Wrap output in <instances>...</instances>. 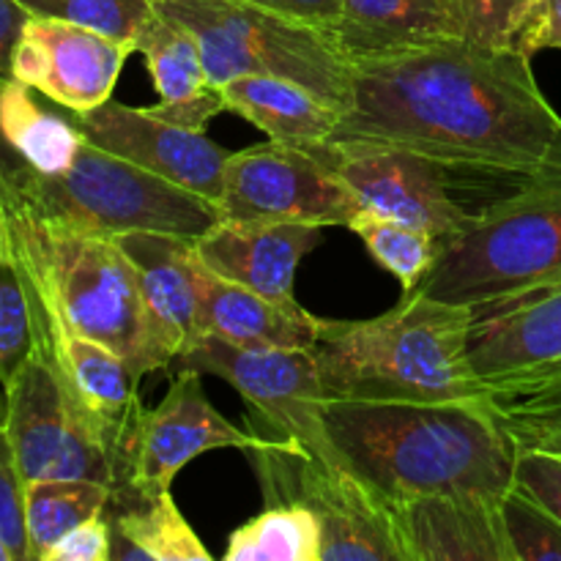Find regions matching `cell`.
<instances>
[{"instance_id":"1","label":"cell","mask_w":561,"mask_h":561,"mask_svg":"<svg viewBox=\"0 0 561 561\" xmlns=\"http://www.w3.org/2000/svg\"><path fill=\"white\" fill-rule=\"evenodd\" d=\"M327 142L400 146L561 184V115L531 58L469 38L354 64L351 104Z\"/></svg>"},{"instance_id":"2","label":"cell","mask_w":561,"mask_h":561,"mask_svg":"<svg viewBox=\"0 0 561 561\" xmlns=\"http://www.w3.org/2000/svg\"><path fill=\"white\" fill-rule=\"evenodd\" d=\"M327 433L340 466L392 507L422 496L502 502L515 482L518 444L488 409V400H329Z\"/></svg>"},{"instance_id":"3","label":"cell","mask_w":561,"mask_h":561,"mask_svg":"<svg viewBox=\"0 0 561 561\" xmlns=\"http://www.w3.org/2000/svg\"><path fill=\"white\" fill-rule=\"evenodd\" d=\"M471 307L403 294L367 321H323L316 343L329 400L482 403L469 359Z\"/></svg>"},{"instance_id":"4","label":"cell","mask_w":561,"mask_h":561,"mask_svg":"<svg viewBox=\"0 0 561 561\" xmlns=\"http://www.w3.org/2000/svg\"><path fill=\"white\" fill-rule=\"evenodd\" d=\"M3 217L9 255L31 263L77 332L113 348L137 381L173 367V354L146 310L135 266L115 236L44 217L22 197L3 208Z\"/></svg>"},{"instance_id":"5","label":"cell","mask_w":561,"mask_h":561,"mask_svg":"<svg viewBox=\"0 0 561 561\" xmlns=\"http://www.w3.org/2000/svg\"><path fill=\"white\" fill-rule=\"evenodd\" d=\"M362 208L425 230L442 252L513 197L557 181L376 142H327Z\"/></svg>"},{"instance_id":"6","label":"cell","mask_w":561,"mask_h":561,"mask_svg":"<svg viewBox=\"0 0 561 561\" xmlns=\"http://www.w3.org/2000/svg\"><path fill=\"white\" fill-rule=\"evenodd\" d=\"M469 359L520 449L561 438V283L471 307Z\"/></svg>"},{"instance_id":"7","label":"cell","mask_w":561,"mask_h":561,"mask_svg":"<svg viewBox=\"0 0 561 561\" xmlns=\"http://www.w3.org/2000/svg\"><path fill=\"white\" fill-rule=\"evenodd\" d=\"M157 11L195 36L208 80L277 77L305 85L345 113L354 93V64L323 27L247 0H157Z\"/></svg>"},{"instance_id":"8","label":"cell","mask_w":561,"mask_h":561,"mask_svg":"<svg viewBox=\"0 0 561 561\" xmlns=\"http://www.w3.org/2000/svg\"><path fill=\"white\" fill-rule=\"evenodd\" d=\"M20 197L44 217L107 236L170 233L195 241L222 219L217 203L88 140L60 175L27 170Z\"/></svg>"},{"instance_id":"9","label":"cell","mask_w":561,"mask_h":561,"mask_svg":"<svg viewBox=\"0 0 561 561\" xmlns=\"http://www.w3.org/2000/svg\"><path fill=\"white\" fill-rule=\"evenodd\" d=\"M551 283H561V184L499 206L449 244L411 294L477 307Z\"/></svg>"},{"instance_id":"10","label":"cell","mask_w":561,"mask_h":561,"mask_svg":"<svg viewBox=\"0 0 561 561\" xmlns=\"http://www.w3.org/2000/svg\"><path fill=\"white\" fill-rule=\"evenodd\" d=\"M266 504L294 502L321 524V561H405L392 504L365 480L290 438L250 449Z\"/></svg>"},{"instance_id":"11","label":"cell","mask_w":561,"mask_h":561,"mask_svg":"<svg viewBox=\"0 0 561 561\" xmlns=\"http://www.w3.org/2000/svg\"><path fill=\"white\" fill-rule=\"evenodd\" d=\"M5 392V438L22 480H93L107 488L131 477V458L88 420L38 351H31Z\"/></svg>"},{"instance_id":"12","label":"cell","mask_w":561,"mask_h":561,"mask_svg":"<svg viewBox=\"0 0 561 561\" xmlns=\"http://www.w3.org/2000/svg\"><path fill=\"white\" fill-rule=\"evenodd\" d=\"M170 370H197L228 381L261 420L263 436L290 438L334 460L327 433V389L316 348H244L201 334Z\"/></svg>"},{"instance_id":"13","label":"cell","mask_w":561,"mask_h":561,"mask_svg":"<svg viewBox=\"0 0 561 561\" xmlns=\"http://www.w3.org/2000/svg\"><path fill=\"white\" fill-rule=\"evenodd\" d=\"M217 208L219 217L233 222L348 228L362 203L334 170L327 142L294 146L268 140L230 153Z\"/></svg>"},{"instance_id":"14","label":"cell","mask_w":561,"mask_h":561,"mask_svg":"<svg viewBox=\"0 0 561 561\" xmlns=\"http://www.w3.org/2000/svg\"><path fill=\"white\" fill-rule=\"evenodd\" d=\"M129 44L53 16H27L11 49L9 75L69 113H88L113 99Z\"/></svg>"},{"instance_id":"15","label":"cell","mask_w":561,"mask_h":561,"mask_svg":"<svg viewBox=\"0 0 561 561\" xmlns=\"http://www.w3.org/2000/svg\"><path fill=\"white\" fill-rule=\"evenodd\" d=\"M71 124L102 151L129 159L206 201L217 203L222 195L225 164L233 151L206 131L170 124L148 107H126L113 99L88 113H71Z\"/></svg>"},{"instance_id":"16","label":"cell","mask_w":561,"mask_h":561,"mask_svg":"<svg viewBox=\"0 0 561 561\" xmlns=\"http://www.w3.org/2000/svg\"><path fill=\"white\" fill-rule=\"evenodd\" d=\"M272 436L244 431L219 414L206 398L197 370H175L162 403L146 409L137 425L135 460L126 482L170 488L190 460L211 449L263 447Z\"/></svg>"},{"instance_id":"17","label":"cell","mask_w":561,"mask_h":561,"mask_svg":"<svg viewBox=\"0 0 561 561\" xmlns=\"http://www.w3.org/2000/svg\"><path fill=\"white\" fill-rule=\"evenodd\" d=\"M321 241L323 228L318 225L219 219L195 239V250L203 266L217 277L257 290L268 299L296 301V268Z\"/></svg>"},{"instance_id":"18","label":"cell","mask_w":561,"mask_h":561,"mask_svg":"<svg viewBox=\"0 0 561 561\" xmlns=\"http://www.w3.org/2000/svg\"><path fill=\"white\" fill-rule=\"evenodd\" d=\"M118 247L135 266L142 301L173 362L201 337L203 266L195 241L170 233H121Z\"/></svg>"},{"instance_id":"19","label":"cell","mask_w":561,"mask_h":561,"mask_svg":"<svg viewBox=\"0 0 561 561\" xmlns=\"http://www.w3.org/2000/svg\"><path fill=\"white\" fill-rule=\"evenodd\" d=\"M392 510L405 561H510L499 502L422 496Z\"/></svg>"},{"instance_id":"20","label":"cell","mask_w":561,"mask_h":561,"mask_svg":"<svg viewBox=\"0 0 561 561\" xmlns=\"http://www.w3.org/2000/svg\"><path fill=\"white\" fill-rule=\"evenodd\" d=\"M334 42L351 64L466 38L460 0H340Z\"/></svg>"},{"instance_id":"21","label":"cell","mask_w":561,"mask_h":561,"mask_svg":"<svg viewBox=\"0 0 561 561\" xmlns=\"http://www.w3.org/2000/svg\"><path fill=\"white\" fill-rule=\"evenodd\" d=\"M137 53L146 58L153 88L159 93V102L148 107L157 118L206 131L208 121L217 118L219 113H228L222 88L208 80L195 36L162 11H157L142 27Z\"/></svg>"},{"instance_id":"22","label":"cell","mask_w":561,"mask_h":561,"mask_svg":"<svg viewBox=\"0 0 561 561\" xmlns=\"http://www.w3.org/2000/svg\"><path fill=\"white\" fill-rule=\"evenodd\" d=\"M323 318L299 301H279L257 290L203 274L201 334L244 348H316Z\"/></svg>"},{"instance_id":"23","label":"cell","mask_w":561,"mask_h":561,"mask_svg":"<svg viewBox=\"0 0 561 561\" xmlns=\"http://www.w3.org/2000/svg\"><path fill=\"white\" fill-rule=\"evenodd\" d=\"M104 518L113 535L110 561H211L170 488L121 482L110 488Z\"/></svg>"},{"instance_id":"24","label":"cell","mask_w":561,"mask_h":561,"mask_svg":"<svg viewBox=\"0 0 561 561\" xmlns=\"http://www.w3.org/2000/svg\"><path fill=\"white\" fill-rule=\"evenodd\" d=\"M225 110L250 121L268 140L316 146L337 131L340 113L321 96L277 77H239L222 85Z\"/></svg>"},{"instance_id":"25","label":"cell","mask_w":561,"mask_h":561,"mask_svg":"<svg viewBox=\"0 0 561 561\" xmlns=\"http://www.w3.org/2000/svg\"><path fill=\"white\" fill-rule=\"evenodd\" d=\"M0 137L38 175H60L85 142L71 118L49 113L16 77L0 80Z\"/></svg>"},{"instance_id":"26","label":"cell","mask_w":561,"mask_h":561,"mask_svg":"<svg viewBox=\"0 0 561 561\" xmlns=\"http://www.w3.org/2000/svg\"><path fill=\"white\" fill-rule=\"evenodd\" d=\"M110 488L93 480H33L25 482L27 561L44 553L75 526L104 513Z\"/></svg>"},{"instance_id":"27","label":"cell","mask_w":561,"mask_h":561,"mask_svg":"<svg viewBox=\"0 0 561 561\" xmlns=\"http://www.w3.org/2000/svg\"><path fill=\"white\" fill-rule=\"evenodd\" d=\"M225 561H321V524L301 504H266L230 535Z\"/></svg>"},{"instance_id":"28","label":"cell","mask_w":561,"mask_h":561,"mask_svg":"<svg viewBox=\"0 0 561 561\" xmlns=\"http://www.w3.org/2000/svg\"><path fill=\"white\" fill-rule=\"evenodd\" d=\"M362 244L367 247L373 257L387 268L392 277H398L403 294L416 290V285L425 279L436 257L442 255V247L425 230L405 225L400 219L383 217V214L362 208L354 222L348 225Z\"/></svg>"},{"instance_id":"29","label":"cell","mask_w":561,"mask_h":561,"mask_svg":"<svg viewBox=\"0 0 561 561\" xmlns=\"http://www.w3.org/2000/svg\"><path fill=\"white\" fill-rule=\"evenodd\" d=\"M27 14L53 16L91 27L102 36L129 44L137 53L142 27L157 14V0H16Z\"/></svg>"},{"instance_id":"30","label":"cell","mask_w":561,"mask_h":561,"mask_svg":"<svg viewBox=\"0 0 561 561\" xmlns=\"http://www.w3.org/2000/svg\"><path fill=\"white\" fill-rule=\"evenodd\" d=\"M510 561H561V520L542 504L510 488L499 502Z\"/></svg>"},{"instance_id":"31","label":"cell","mask_w":561,"mask_h":561,"mask_svg":"<svg viewBox=\"0 0 561 561\" xmlns=\"http://www.w3.org/2000/svg\"><path fill=\"white\" fill-rule=\"evenodd\" d=\"M33 351V318L25 285L11 263H0V387H9Z\"/></svg>"},{"instance_id":"32","label":"cell","mask_w":561,"mask_h":561,"mask_svg":"<svg viewBox=\"0 0 561 561\" xmlns=\"http://www.w3.org/2000/svg\"><path fill=\"white\" fill-rule=\"evenodd\" d=\"M537 0H460L466 38L482 47H513L520 22Z\"/></svg>"},{"instance_id":"33","label":"cell","mask_w":561,"mask_h":561,"mask_svg":"<svg viewBox=\"0 0 561 561\" xmlns=\"http://www.w3.org/2000/svg\"><path fill=\"white\" fill-rule=\"evenodd\" d=\"M0 540L9 548L11 561H27L25 480L16 469L5 433L0 436Z\"/></svg>"},{"instance_id":"34","label":"cell","mask_w":561,"mask_h":561,"mask_svg":"<svg viewBox=\"0 0 561 561\" xmlns=\"http://www.w3.org/2000/svg\"><path fill=\"white\" fill-rule=\"evenodd\" d=\"M513 485L561 520V458L557 453L520 449Z\"/></svg>"},{"instance_id":"35","label":"cell","mask_w":561,"mask_h":561,"mask_svg":"<svg viewBox=\"0 0 561 561\" xmlns=\"http://www.w3.org/2000/svg\"><path fill=\"white\" fill-rule=\"evenodd\" d=\"M110 557H113V535H110V524L102 513L66 531L44 553L42 561H110Z\"/></svg>"},{"instance_id":"36","label":"cell","mask_w":561,"mask_h":561,"mask_svg":"<svg viewBox=\"0 0 561 561\" xmlns=\"http://www.w3.org/2000/svg\"><path fill=\"white\" fill-rule=\"evenodd\" d=\"M510 49L526 58L542 49H561V0H537L520 22Z\"/></svg>"},{"instance_id":"37","label":"cell","mask_w":561,"mask_h":561,"mask_svg":"<svg viewBox=\"0 0 561 561\" xmlns=\"http://www.w3.org/2000/svg\"><path fill=\"white\" fill-rule=\"evenodd\" d=\"M247 3L266 5V9L279 11V14L296 16L301 22L323 27L332 33L340 20V0H247Z\"/></svg>"},{"instance_id":"38","label":"cell","mask_w":561,"mask_h":561,"mask_svg":"<svg viewBox=\"0 0 561 561\" xmlns=\"http://www.w3.org/2000/svg\"><path fill=\"white\" fill-rule=\"evenodd\" d=\"M27 16L31 14H27L16 0H0V80L9 77L11 49H14Z\"/></svg>"},{"instance_id":"39","label":"cell","mask_w":561,"mask_h":561,"mask_svg":"<svg viewBox=\"0 0 561 561\" xmlns=\"http://www.w3.org/2000/svg\"><path fill=\"white\" fill-rule=\"evenodd\" d=\"M27 170L31 168L0 137V206L5 208L9 203H14L20 197V184Z\"/></svg>"},{"instance_id":"40","label":"cell","mask_w":561,"mask_h":561,"mask_svg":"<svg viewBox=\"0 0 561 561\" xmlns=\"http://www.w3.org/2000/svg\"><path fill=\"white\" fill-rule=\"evenodd\" d=\"M9 230H5V217H3V206H0V263H9Z\"/></svg>"},{"instance_id":"41","label":"cell","mask_w":561,"mask_h":561,"mask_svg":"<svg viewBox=\"0 0 561 561\" xmlns=\"http://www.w3.org/2000/svg\"><path fill=\"white\" fill-rule=\"evenodd\" d=\"M5 433V392L3 387H0V436Z\"/></svg>"},{"instance_id":"42","label":"cell","mask_w":561,"mask_h":561,"mask_svg":"<svg viewBox=\"0 0 561 561\" xmlns=\"http://www.w3.org/2000/svg\"><path fill=\"white\" fill-rule=\"evenodd\" d=\"M0 561H11V557H9V548L3 546V540H0Z\"/></svg>"},{"instance_id":"43","label":"cell","mask_w":561,"mask_h":561,"mask_svg":"<svg viewBox=\"0 0 561 561\" xmlns=\"http://www.w3.org/2000/svg\"><path fill=\"white\" fill-rule=\"evenodd\" d=\"M548 453H557V455H559V458H561V438H559V442H557V444H553V447H551V449H548Z\"/></svg>"}]
</instances>
